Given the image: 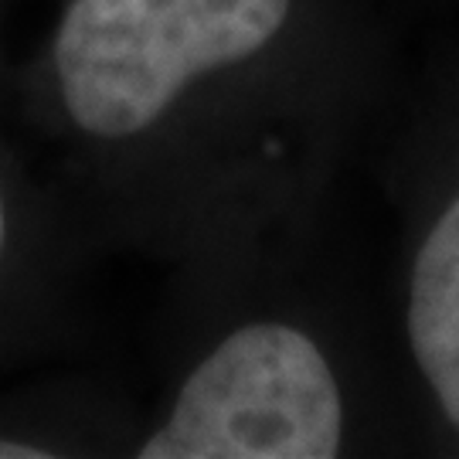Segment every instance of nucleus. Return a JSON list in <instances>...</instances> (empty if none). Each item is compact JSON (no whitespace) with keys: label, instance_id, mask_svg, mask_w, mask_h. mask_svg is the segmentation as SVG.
<instances>
[{"label":"nucleus","instance_id":"6","mask_svg":"<svg viewBox=\"0 0 459 459\" xmlns=\"http://www.w3.org/2000/svg\"><path fill=\"white\" fill-rule=\"evenodd\" d=\"M11 85V68L4 65V55H0V89H7Z\"/></svg>","mask_w":459,"mask_h":459},{"label":"nucleus","instance_id":"2","mask_svg":"<svg viewBox=\"0 0 459 459\" xmlns=\"http://www.w3.org/2000/svg\"><path fill=\"white\" fill-rule=\"evenodd\" d=\"M293 273L170 316L164 381L130 459H347L419 453L381 310Z\"/></svg>","mask_w":459,"mask_h":459},{"label":"nucleus","instance_id":"5","mask_svg":"<svg viewBox=\"0 0 459 459\" xmlns=\"http://www.w3.org/2000/svg\"><path fill=\"white\" fill-rule=\"evenodd\" d=\"M143 409L92 375L0 381V459L123 456Z\"/></svg>","mask_w":459,"mask_h":459},{"label":"nucleus","instance_id":"3","mask_svg":"<svg viewBox=\"0 0 459 459\" xmlns=\"http://www.w3.org/2000/svg\"><path fill=\"white\" fill-rule=\"evenodd\" d=\"M371 136L394 218L388 344L419 453L459 459V41L398 68Z\"/></svg>","mask_w":459,"mask_h":459},{"label":"nucleus","instance_id":"1","mask_svg":"<svg viewBox=\"0 0 459 459\" xmlns=\"http://www.w3.org/2000/svg\"><path fill=\"white\" fill-rule=\"evenodd\" d=\"M371 0H62L11 106L170 316L307 265L398 75Z\"/></svg>","mask_w":459,"mask_h":459},{"label":"nucleus","instance_id":"4","mask_svg":"<svg viewBox=\"0 0 459 459\" xmlns=\"http://www.w3.org/2000/svg\"><path fill=\"white\" fill-rule=\"evenodd\" d=\"M106 255L0 89V381L75 347Z\"/></svg>","mask_w":459,"mask_h":459}]
</instances>
